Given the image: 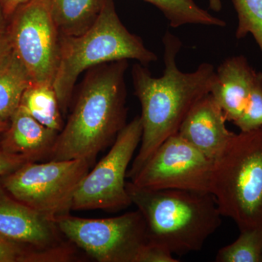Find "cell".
<instances>
[{"label": "cell", "mask_w": 262, "mask_h": 262, "mask_svg": "<svg viewBox=\"0 0 262 262\" xmlns=\"http://www.w3.org/2000/svg\"><path fill=\"white\" fill-rule=\"evenodd\" d=\"M239 232L234 242L218 251L215 261L262 262V229Z\"/></svg>", "instance_id": "obj_20"}, {"label": "cell", "mask_w": 262, "mask_h": 262, "mask_svg": "<svg viewBox=\"0 0 262 262\" xmlns=\"http://www.w3.org/2000/svg\"><path fill=\"white\" fill-rule=\"evenodd\" d=\"M154 5L168 20L170 27L184 25L212 26L224 27L225 21L203 9L194 0H144Z\"/></svg>", "instance_id": "obj_19"}, {"label": "cell", "mask_w": 262, "mask_h": 262, "mask_svg": "<svg viewBox=\"0 0 262 262\" xmlns=\"http://www.w3.org/2000/svg\"><path fill=\"white\" fill-rule=\"evenodd\" d=\"M127 60L90 69L67 123L57 136L48 160H87L113 144L127 125L125 75Z\"/></svg>", "instance_id": "obj_2"}, {"label": "cell", "mask_w": 262, "mask_h": 262, "mask_svg": "<svg viewBox=\"0 0 262 262\" xmlns=\"http://www.w3.org/2000/svg\"><path fill=\"white\" fill-rule=\"evenodd\" d=\"M163 43L165 70L161 77H154L141 63L132 69L135 94L141 103L143 133L140 149L127 170L130 179L164 141L178 133L193 106L211 93L216 78L214 67L209 63H201L192 72L179 70L177 58L182 43L177 36L167 32Z\"/></svg>", "instance_id": "obj_1"}, {"label": "cell", "mask_w": 262, "mask_h": 262, "mask_svg": "<svg viewBox=\"0 0 262 262\" xmlns=\"http://www.w3.org/2000/svg\"><path fill=\"white\" fill-rule=\"evenodd\" d=\"M142 133L140 116L136 117L119 133L107 155L89 170L81 183L74 198L73 211L118 212L132 204L125 178Z\"/></svg>", "instance_id": "obj_8"}, {"label": "cell", "mask_w": 262, "mask_h": 262, "mask_svg": "<svg viewBox=\"0 0 262 262\" xmlns=\"http://www.w3.org/2000/svg\"><path fill=\"white\" fill-rule=\"evenodd\" d=\"M234 124L241 131L262 127V72H259L244 113Z\"/></svg>", "instance_id": "obj_22"}, {"label": "cell", "mask_w": 262, "mask_h": 262, "mask_svg": "<svg viewBox=\"0 0 262 262\" xmlns=\"http://www.w3.org/2000/svg\"><path fill=\"white\" fill-rule=\"evenodd\" d=\"M10 120L0 148L13 154L24 155L34 162L48 160L58 133L38 122L21 106Z\"/></svg>", "instance_id": "obj_14"}, {"label": "cell", "mask_w": 262, "mask_h": 262, "mask_svg": "<svg viewBox=\"0 0 262 262\" xmlns=\"http://www.w3.org/2000/svg\"><path fill=\"white\" fill-rule=\"evenodd\" d=\"M147 66L157 55L129 32L117 15L113 0H105L94 25L79 36L60 35V59L53 88L63 115L68 111L76 82L85 70L122 60Z\"/></svg>", "instance_id": "obj_4"}, {"label": "cell", "mask_w": 262, "mask_h": 262, "mask_svg": "<svg viewBox=\"0 0 262 262\" xmlns=\"http://www.w3.org/2000/svg\"><path fill=\"white\" fill-rule=\"evenodd\" d=\"M126 189L145 220L149 241L173 255L200 251L222 225L211 193L146 189L131 182H126Z\"/></svg>", "instance_id": "obj_3"}, {"label": "cell", "mask_w": 262, "mask_h": 262, "mask_svg": "<svg viewBox=\"0 0 262 262\" xmlns=\"http://www.w3.org/2000/svg\"><path fill=\"white\" fill-rule=\"evenodd\" d=\"M0 235L41 249L70 247L55 219L17 201L0 186Z\"/></svg>", "instance_id": "obj_11"}, {"label": "cell", "mask_w": 262, "mask_h": 262, "mask_svg": "<svg viewBox=\"0 0 262 262\" xmlns=\"http://www.w3.org/2000/svg\"><path fill=\"white\" fill-rule=\"evenodd\" d=\"M177 261H179L178 260L173 257V254L170 251L160 245L151 242L149 239L144 245L137 258V262Z\"/></svg>", "instance_id": "obj_23"}, {"label": "cell", "mask_w": 262, "mask_h": 262, "mask_svg": "<svg viewBox=\"0 0 262 262\" xmlns=\"http://www.w3.org/2000/svg\"><path fill=\"white\" fill-rule=\"evenodd\" d=\"M28 1L29 0H0L7 20L11 18L12 15L14 14L15 10L18 9L20 5Z\"/></svg>", "instance_id": "obj_25"}, {"label": "cell", "mask_w": 262, "mask_h": 262, "mask_svg": "<svg viewBox=\"0 0 262 262\" xmlns=\"http://www.w3.org/2000/svg\"><path fill=\"white\" fill-rule=\"evenodd\" d=\"M213 165L214 160L177 133L164 141L130 182L146 189L210 192Z\"/></svg>", "instance_id": "obj_10"}, {"label": "cell", "mask_w": 262, "mask_h": 262, "mask_svg": "<svg viewBox=\"0 0 262 262\" xmlns=\"http://www.w3.org/2000/svg\"><path fill=\"white\" fill-rule=\"evenodd\" d=\"M8 126H9V123H8V122L0 121V139H1V137L5 132V130L8 129Z\"/></svg>", "instance_id": "obj_29"}, {"label": "cell", "mask_w": 262, "mask_h": 262, "mask_svg": "<svg viewBox=\"0 0 262 262\" xmlns=\"http://www.w3.org/2000/svg\"><path fill=\"white\" fill-rule=\"evenodd\" d=\"M105 0H49L53 21L60 35L79 36L98 18Z\"/></svg>", "instance_id": "obj_15"}, {"label": "cell", "mask_w": 262, "mask_h": 262, "mask_svg": "<svg viewBox=\"0 0 262 262\" xmlns=\"http://www.w3.org/2000/svg\"><path fill=\"white\" fill-rule=\"evenodd\" d=\"M20 106L38 122L58 134L64 126L53 84L32 83L24 92Z\"/></svg>", "instance_id": "obj_17"}, {"label": "cell", "mask_w": 262, "mask_h": 262, "mask_svg": "<svg viewBox=\"0 0 262 262\" xmlns=\"http://www.w3.org/2000/svg\"><path fill=\"white\" fill-rule=\"evenodd\" d=\"M209 7L215 12H220L222 8V0H209Z\"/></svg>", "instance_id": "obj_27"}, {"label": "cell", "mask_w": 262, "mask_h": 262, "mask_svg": "<svg viewBox=\"0 0 262 262\" xmlns=\"http://www.w3.org/2000/svg\"><path fill=\"white\" fill-rule=\"evenodd\" d=\"M77 248L41 249L0 235V262H70L79 259Z\"/></svg>", "instance_id": "obj_18"}, {"label": "cell", "mask_w": 262, "mask_h": 262, "mask_svg": "<svg viewBox=\"0 0 262 262\" xmlns=\"http://www.w3.org/2000/svg\"><path fill=\"white\" fill-rule=\"evenodd\" d=\"M91 166L82 159L29 161L4 176L2 186L17 201L56 219L70 213L76 192Z\"/></svg>", "instance_id": "obj_6"}, {"label": "cell", "mask_w": 262, "mask_h": 262, "mask_svg": "<svg viewBox=\"0 0 262 262\" xmlns=\"http://www.w3.org/2000/svg\"><path fill=\"white\" fill-rule=\"evenodd\" d=\"M7 29L13 50L33 84H53L60 59V34L49 0H29L12 15Z\"/></svg>", "instance_id": "obj_9"}, {"label": "cell", "mask_w": 262, "mask_h": 262, "mask_svg": "<svg viewBox=\"0 0 262 262\" xmlns=\"http://www.w3.org/2000/svg\"><path fill=\"white\" fill-rule=\"evenodd\" d=\"M7 19L5 18L4 12H3V7H2L1 2H0V32H3L5 29V24H6Z\"/></svg>", "instance_id": "obj_28"}, {"label": "cell", "mask_w": 262, "mask_h": 262, "mask_svg": "<svg viewBox=\"0 0 262 262\" xmlns=\"http://www.w3.org/2000/svg\"><path fill=\"white\" fill-rule=\"evenodd\" d=\"M32 84L28 71L12 50L0 62V121H9Z\"/></svg>", "instance_id": "obj_16"}, {"label": "cell", "mask_w": 262, "mask_h": 262, "mask_svg": "<svg viewBox=\"0 0 262 262\" xmlns=\"http://www.w3.org/2000/svg\"><path fill=\"white\" fill-rule=\"evenodd\" d=\"M13 50L9 34L7 29L0 32V62Z\"/></svg>", "instance_id": "obj_26"}, {"label": "cell", "mask_w": 262, "mask_h": 262, "mask_svg": "<svg viewBox=\"0 0 262 262\" xmlns=\"http://www.w3.org/2000/svg\"><path fill=\"white\" fill-rule=\"evenodd\" d=\"M55 220L66 238L99 262H137L149 239L145 220L139 210L106 219L68 213Z\"/></svg>", "instance_id": "obj_7"}, {"label": "cell", "mask_w": 262, "mask_h": 262, "mask_svg": "<svg viewBox=\"0 0 262 262\" xmlns=\"http://www.w3.org/2000/svg\"><path fill=\"white\" fill-rule=\"evenodd\" d=\"M237 15L235 37L241 39L251 34L262 53V0H232Z\"/></svg>", "instance_id": "obj_21"}, {"label": "cell", "mask_w": 262, "mask_h": 262, "mask_svg": "<svg viewBox=\"0 0 262 262\" xmlns=\"http://www.w3.org/2000/svg\"><path fill=\"white\" fill-rule=\"evenodd\" d=\"M226 121L222 108L209 94L193 106L178 134L198 151L215 160L235 134L227 128Z\"/></svg>", "instance_id": "obj_12"}, {"label": "cell", "mask_w": 262, "mask_h": 262, "mask_svg": "<svg viewBox=\"0 0 262 262\" xmlns=\"http://www.w3.org/2000/svg\"><path fill=\"white\" fill-rule=\"evenodd\" d=\"M29 161L32 160L24 155L13 154L0 148V177L12 173Z\"/></svg>", "instance_id": "obj_24"}, {"label": "cell", "mask_w": 262, "mask_h": 262, "mask_svg": "<svg viewBox=\"0 0 262 262\" xmlns=\"http://www.w3.org/2000/svg\"><path fill=\"white\" fill-rule=\"evenodd\" d=\"M215 73L210 94L227 121L234 123L244 113L259 72L253 70L246 57L236 56L222 62Z\"/></svg>", "instance_id": "obj_13"}, {"label": "cell", "mask_w": 262, "mask_h": 262, "mask_svg": "<svg viewBox=\"0 0 262 262\" xmlns=\"http://www.w3.org/2000/svg\"><path fill=\"white\" fill-rule=\"evenodd\" d=\"M210 193L239 232L262 229V127L234 134L214 160Z\"/></svg>", "instance_id": "obj_5"}]
</instances>
